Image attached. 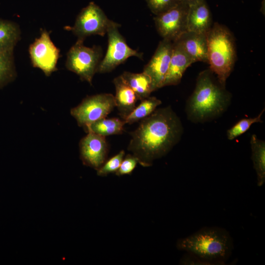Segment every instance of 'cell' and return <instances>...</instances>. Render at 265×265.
Masks as SVG:
<instances>
[{
    "label": "cell",
    "instance_id": "cell-15",
    "mask_svg": "<svg viewBox=\"0 0 265 265\" xmlns=\"http://www.w3.org/2000/svg\"><path fill=\"white\" fill-rule=\"evenodd\" d=\"M176 41L194 62H207V34L187 31Z\"/></svg>",
    "mask_w": 265,
    "mask_h": 265
},
{
    "label": "cell",
    "instance_id": "cell-9",
    "mask_svg": "<svg viewBox=\"0 0 265 265\" xmlns=\"http://www.w3.org/2000/svg\"><path fill=\"white\" fill-rule=\"evenodd\" d=\"M28 52L33 67L41 70L46 76L57 70L60 50L53 44L46 29L41 30L40 36L30 45Z\"/></svg>",
    "mask_w": 265,
    "mask_h": 265
},
{
    "label": "cell",
    "instance_id": "cell-26",
    "mask_svg": "<svg viewBox=\"0 0 265 265\" xmlns=\"http://www.w3.org/2000/svg\"><path fill=\"white\" fill-rule=\"evenodd\" d=\"M138 163V160L135 156L132 154H128L125 159H123L115 174L118 176L131 174Z\"/></svg>",
    "mask_w": 265,
    "mask_h": 265
},
{
    "label": "cell",
    "instance_id": "cell-6",
    "mask_svg": "<svg viewBox=\"0 0 265 265\" xmlns=\"http://www.w3.org/2000/svg\"><path fill=\"white\" fill-rule=\"evenodd\" d=\"M114 23L98 5L91 1L81 9L74 26H66L64 28L71 31L78 39L84 40L93 35L104 36Z\"/></svg>",
    "mask_w": 265,
    "mask_h": 265
},
{
    "label": "cell",
    "instance_id": "cell-10",
    "mask_svg": "<svg viewBox=\"0 0 265 265\" xmlns=\"http://www.w3.org/2000/svg\"><path fill=\"white\" fill-rule=\"evenodd\" d=\"M189 5L180 3L154 17L157 30L163 39L173 42L187 31Z\"/></svg>",
    "mask_w": 265,
    "mask_h": 265
},
{
    "label": "cell",
    "instance_id": "cell-3",
    "mask_svg": "<svg viewBox=\"0 0 265 265\" xmlns=\"http://www.w3.org/2000/svg\"><path fill=\"white\" fill-rule=\"evenodd\" d=\"M176 247L198 257L208 265H222L225 264L232 254L234 241L224 228L205 227L179 239Z\"/></svg>",
    "mask_w": 265,
    "mask_h": 265
},
{
    "label": "cell",
    "instance_id": "cell-19",
    "mask_svg": "<svg viewBox=\"0 0 265 265\" xmlns=\"http://www.w3.org/2000/svg\"><path fill=\"white\" fill-rule=\"evenodd\" d=\"M125 121L117 118L99 119L85 128L87 132H92L106 137L113 134H119L123 132Z\"/></svg>",
    "mask_w": 265,
    "mask_h": 265
},
{
    "label": "cell",
    "instance_id": "cell-17",
    "mask_svg": "<svg viewBox=\"0 0 265 265\" xmlns=\"http://www.w3.org/2000/svg\"><path fill=\"white\" fill-rule=\"evenodd\" d=\"M121 75L134 92L138 100L142 101L148 98L155 91L150 77L143 72L133 73L126 71Z\"/></svg>",
    "mask_w": 265,
    "mask_h": 265
},
{
    "label": "cell",
    "instance_id": "cell-28",
    "mask_svg": "<svg viewBox=\"0 0 265 265\" xmlns=\"http://www.w3.org/2000/svg\"><path fill=\"white\" fill-rule=\"evenodd\" d=\"M202 0H180L181 3L187 4L189 6L196 3Z\"/></svg>",
    "mask_w": 265,
    "mask_h": 265
},
{
    "label": "cell",
    "instance_id": "cell-8",
    "mask_svg": "<svg viewBox=\"0 0 265 265\" xmlns=\"http://www.w3.org/2000/svg\"><path fill=\"white\" fill-rule=\"evenodd\" d=\"M120 26L114 22L108 28L106 33L108 36L106 53L100 61L97 73L110 72L131 56L142 58V53L131 48L127 45L125 39L118 30Z\"/></svg>",
    "mask_w": 265,
    "mask_h": 265
},
{
    "label": "cell",
    "instance_id": "cell-27",
    "mask_svg": "<svg viewBox=\"0 0 265 265\" xmlns=\"http://www.w3.org/2000/svg\"><path fill=\"white\" fill-rule=\"evenodd\" d=\"M180 264L208 265L206 262L200 258L188 252H186L182 257L180 260Z\"/></svg>",
    "mask_w": 265,
    "mask_h": 265
},
{
    "label": "cell",
    "instance_id": "cell-2",
    "mask_svg": "<svg viewBox=\"0 0 265 265\" xmlns=\"http://www.w3.org/2000/svg\"><path fill=\"white\" fill-rule=\"evenodd\" d=\"M231 97L210 69L203 71L197 77L195 89L186 102L187 118L195 123L215 119L228 109Z\"/></svg>",
    "mask_w": 265,
    "mask_h": 265
},
{
    "label": "cell",
    "instance_id": "cell-24",
    "mask_svg": "<svg viewBox=\"0 0 265 265\" xmlns=\"http://www.w3.org/2000/svg\"><path fill=\"white\" fill-rule=\"evenodd\" d=\"M125 156V151L121 150L117 154L106 160L104 164L97 170V175L101 177L106 176L115 173L119 169Z\"/></svg>",
    "mask_w": 265,
    "mask_h": 265
},
{
    "label": "cell",
    "instance_id": "cell-25",
    "mask_svg": "<svg viewBox=\"0 0 265 265\" xmlns=\"http://www.w3.org/2000/svg\"><path fill=\"white\" fill-rule=\"evenodd\" d=\"M148 7L156 15L163 13L181 3L180 0H146Z\"/></svg>",
    "mask_w": 265,
    "mask_h": 265
},
{
    "label": "cell",
    "instance_id": "cell-11",
    "mask_svg": "<svg viewBox=\"0 0 265 265\" xmlns=\"http://www.w3.org/2000/svg\"><path fill=\"white\" fill-rule=\"evenodd\" d=\"M173 44L172 41L163 39L144 67L143 72L150 77L155 90L162 87L172 53Z\"/></svg>",
    "mask_w": 265,
    "mask_h": 265
},
{
    "label": "cell",
    "instance_id": "cell-20",
    "mask_svg": "<svg viewBox=\"0 0 265 265\" xmlns=\"http://www.w3.org/2000/svg\"><path fill=\"white\" fill-rule=\"evenodd\" d=\"M21 38V30L15 23L0 19V50L14 49Z\"/></svg>",
    "mask_w": 265,
    "mask_h": 265
},
{
    "label": "cell",
    "instance_id": "cell-14",
    "mask_svg": "<svg viewBox=\"0 0 265 265\" xmlns=\"http://www.w3.org/2000/svg\"><path fill=\"white\" fill-rule=\"evenodd\" d=\"M212 26L211 14L205 0L189 6L187 31L207 34Z\"/></svg>",
    "mask_w": 265,
    "mask_h": 265
},
{
    "label": "cell",
    "instance_id": "cell-22",
    "mask_svg": "<svg viewBox=\"0 0 265 265\" xmlns=\"http://www.w3.org/2000/svg\"><path fill=\"white\" fill-rule=\"evenodd\" d=\"M141 101L124 120L126 124H132L141 120L152 113L161 104V101L155 97H148Z\"/></svg>",
    "mask_w": 265,
    "mask_h": 265
},
{
    "label": "cell",
    "instance_id": "cell-1",
    "mask_svg": "<svg viewBox=\"0 0 265 265\" xmlns=\"http://www.w3.org/2000/svg\"><path fill=\"white\" fill-rule=\"evenodd\" d=\"M183 127L171 106L156 109L131 133L128 150L144 167L167 155L180 141Z\"/></svg>",
    "mask_w": 265,
    "mask_h": 265
},
{
    "label": "cell",
    "instance_id": "cell-16",
    "mask_svg": "<svg viewBox=\"0 0 265 265\" xmlns=\"http://www.w3.org/2000/svg\"><path fill=\"white\" fill-rule=\"evenodd\" d=\"M113 82L115 87L114 98L116 106L120 116L125 120L135 108V104L138 100L134 92L121 75L114 78Z\"/></svg>",
    "mask_w": 265,
    "mask_h": 265
},
{
    "label": "cell",
    "instance_id": "cell-13",
    "mask_svg": "<svg viewBox=\"0 0 265 265\" xmlns=\"http://www.w3.org/2000/svg\"><path fill=\"white\" fill-rule=\"evenodd\" d=\"M193 63L194 61L180 43L178 41L174 42L169 66L162 87L178 84L187 68Z\"/></svg>",
    "mask_w": 265,
    "mask_h": 265
},
{
    "label": "cell",
    "instance_id": "cell-7",
    "mask_svg": "<svg viewBox=\"0 0 265 265\" xmlns=\"http://www.w3.org/2000/svg\"><path fill=\"white\" fill-rule=\"evenodd\" d=\"M116 106L114 96L102 93L85 98L70 110L79 126L84 128L92 123L106 117Z\"/></svg>",
    "mask_w": 265,
    "mask_h": 265
},
{
    "label": "cell",
    "instance_id": "cell-12",
    "mask_svg": "<svg viewBox=\"0 0 265 265\" xmlns=\"http://www.w3.org/2000/svg\"><path fill=\"white\" fill-rule=\"evenodd\" d=\"M80 158L85 165L98 169L106 160L108 147L104 136L88 132L79 143Z\"/></svg>",
    "mask_w": 265,
    "mask_h": 265
},
{
    "label": "cell",
    "instance_id": "cell-23",
    "mask_svg": "<svg viewBox=\"0 0 265 265\" xmlns=\"http://www.w3.org/2000/svg\"><path fill=\"white\" fill-rule=\"evenodd\" d=\"M264 111L265 108L255 117L243 118L238 121L233 126L227 130V138L230 140H232L245 132L249 130L252 124L256 123H262L263 121L261 119V117Z\"/></svg>",
    "mask_w": 265,
    "mask_h": 265
},
{
    "label": "cell",
    "instance_id": "cell-4",
    "mask_svg": "<svg viewBox=\"0 0 265 265\" xmlns=\"http://www.w3.org/2000/svg\"><path fill=\"white\" fill-rule=\"evenodd\" d=\"M207 39L210 69L216 75L219 83L225 86L236 60L234 36L226 26L215 23L207 33Z\"/></svg>",
    "mask_w": 265,
    "mask_h": 265
},
{
    "label": "cell",
    "instance_id": "cell-5",
    "mask_svg": "<svg viewBox=\"0 0 265 265\" xmlns=\"http://www.w3.org/2000/svg\"><path fill=\"white\" fill-rule=\"evenodd\" d=\"M83 40L78 39L67 54L66 68L78 75L80 80L92 85L93 78L97 73L102 56L99 46L87 47Z\"/></svg>",
    "mask_w": 265,
    "mask_h": 265
},
{
    "label": "cell",
    "instance_id": "cell-21",
    "mask_svg": "<svg viewBox=\"0 0 265 265\" xmlns=\"http://www.w3.org/2000/svg\"><path fill=\"white\" fill-rule=\"evenodd\" d=\"M13 50H0V89L16 78Z\"/></svg>",
    "mask_w": 265,
    "mask_h": 265
},
{
    "label": "cell",
    "instance_id": "cell-18",
    "mask_svg": "<svg viewBox=\"0 0 265 265\" xmlns=\"http://www.w3.org/2000/svg\"><path fill=\"white\" fill-rule=\"evenodd\" d=\"M251 159L256 171L257 185L261 186L265 182V142L252 134L250 139Z\"/></svg>",
    "mask_w": 265,
    "mask_h": 265
}]
</instances>
